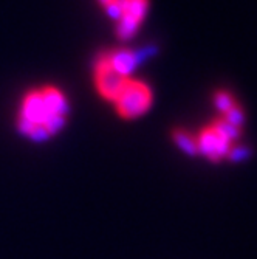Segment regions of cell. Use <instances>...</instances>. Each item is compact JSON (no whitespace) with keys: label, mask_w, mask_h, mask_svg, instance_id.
Returning <instances> with one entry per match:
<instances>
[{"label":"cell","mask_w":257,"mask_h":259,"mask_svg":"<svg viewBox=\"0 0 257 259\" xmlns=\"http://www.w3.org/2000/svg\"><path fill=\"white\" fill-rule=\"evenodd\" d=\"M67 110L68 104L61 90L55 87L33 90L22 101L19 129L31 140H45L65 124Z\"/></svg>","instance_id":"1"},{"label":"cell","mask_w":257,"mask_h":259,"mask_svg":"<svg viewBox=\"0 0 257 259\" xmlns=\"http://www.w3.org/2000/svg\"><path fill=\"white\" fill-rule=\"evenodd\" d=\"M240 129L242 127L228 123L220 116L219 120L206 126L198 135H195L198 154H203L211 161L229 158L232 149L237 146L236 140L240 137Z\"/></svg>","instance_id":"2"},{"label":"cell","mask_w":257,"mask_h":259,"mask_svg":"<svg viewBox=\"0 0 257 259\" xmlns=\"http://www.w3.org/2000/svg\"><path fill=\"white\" fill-rule=\"evenodd\" d=\"M116 110L126 120L141 116L152 104V90L139 81L129 79L113 100Z\"/></svg>","instance_id":"3"},{"label":"cell","mask_w":257,"mask_h":259,"mask_svg":"<svg viewBox=\"0 0 257 259\" xmlns=\"http://www.w3.org/2000/svg\"><path fill=\"white\" fill-rule=\"evenodd\" d=\"M129 79H130L129 76L120 73L118 70L113 68L104 56L96 62V68H95L96 89L104 98L113 101Z\"/></svg>","instance_id":"4"},{"label":"cell","mask_w":257,"mask_h":259,"mask_svg":"<svg viewBox=\"0 0 257 259\" xmlns=\"http://www.w3.org/2000/svg\"><path fill=\"white\" fill-rule=\"evenodd\" d=\"M147 0H120L118 34L121 37H130L141 23L146 11Z\"/></svg>","instance_id":"5"},{"label":"cell","mask_w":257,"mask_h":259,"mask_svg":"<svg viewBox=\"0 0 257 259\" xmlns=\"http://www.w3.org/2000/svg\"><path fill=\"white\" fill-rule=\"evenodd\" d=\"M104 58L107 59V62L113 68H116L120 73H123L126 76L130 75V72L135 68L136 61H138L136 55L133 52L127 50V49H120V50L109 52V53L104 55Z\"/></svg>","instance_id":"6"},{"label":"cell","mask_w":257,"mask_h":259,"mask_svg":"<svg viewBox=\"0 0 257 259\" xmlns=\"http://www.w3.org/2000/svg\"><path fill=\"white\" fill-rule=\"evenodd\" d=\"M174 141H175V145L186 154H189V155H195L198 154L197 151V138L195 135H192L191 132L188 131H175L174 132Z\"/></svg>","instance_id":"7"},{"label":"cell","mask_w":257,"mask_h":259,"mask_svg":"<svg viewBox=\"0 0 257 259\" xmlns=\"http://www.w3.org/2000/svg\"><path fill=\"white\" fill-rule=\"evenodd\" d=\"M214 103H216L217 109H219L222 113L228 112L229 109H232V107H234V106L237 104V101L234 100V97H232L229 92H225V90H220V92L216 93Z\"/></svg>","instance_id":"8"}]
</instances>
